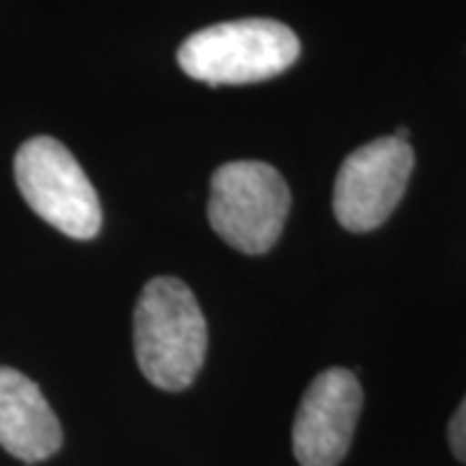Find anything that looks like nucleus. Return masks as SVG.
Wrapping results in <instances>:
<instances>
[{
    "mask_svg": "<svg viewBox=\"0 0 466 466\" xmlns=\"http://www.w3.org/2000/svg\"><path fill=\"white\" fill-rule=\"evenodd\" d=\"M208 352V324L195 293L177 278H153L135 306V355L143 376L164 391L198 379Z\"/></svg>",
    "mask_w": 466,
    "mask_h": 466,
    "instance_id": "nucleus-1",
    "label": "nucleus"
},
{
    "mask_svg": "<svg viewBox=\"0 0 466 466\" xmlns=\"http://www.w3.org/2000/svg\"><path fill=\"white\" fill-rule=\"evenodd\" d=\"M299 55V36L285 24L272 18H241L187 36L177 60L195 81L244 86L280 76Z\"/></svg>",
    "mask_w": 466,
    "mask_h": 466,
    "instance_id": "nucleus-2",
    "label": "nucleus"
},
{
    "mask_svg": "<svg viewBox=\"0 0 466 466\" xmlns=\"http://www.w3.org/2000/svg\"><path fill=\"white\" fill-rule=\"evenodd\" d=\"M290 213V189L278 168L262 161L223 164L210 179L208 220L213 231L244 254L275 247Z\"/></svg>",
    "mask_w": 466,
    "mask_h": 466,
    "instance_id": "nucleus-3",
    "label": "nucleus"
},
{
    "mask_svg": "<svg viewBox=\"0 0 466 466\" xmlns=\"http://www.w3.org/2000/svg\"><path fill=\"white\" fill-rule=\"evenodd\" d=\"M14 174L21 198L57 231L81 241L99 233V195L60 140L47 135L26 140L16 153Z\"/></svg>",
    "mask_w": 466,
    "mask_h": 466,
    "instance_id": "nucleus-4",
    "label": "nucleus"
},
{
    "mask_svg": "<svg viewBox=\"0 0 466 466\" xmlns=\"http://www.w3.org/2000/svg\"><path fill=\"white\" fill-rule=\"evenodd\" d=\"M412 167V146L394 135L352 150L334 182V216L342 228L366 233L383 226L404 198Z\"/></svg>",
    "mask_w": 466,
    "mask_h": 466,
    "instance_id": "nucleus-5",
    "label": "nucleus"
},
{
    "mask_svg": "<svg viewBox=\"0 0 466 466\" xmlns=\"http://www.w3.org/2000/svg\"><path fill=\"white\" fill-rule=\"evenodd\" d=\"M363 410L358 376L345 368L319 373L293 420V453L300 466H337L348 456Z\"/></svg>",
    "mask_w": 466,
    "mask_h": 466,
    "instance_id": "nucleus-6",
    "label": "nucleus"
},
{
    "mask_svg": "<svg viewBox=\"0 0 466 466\" xmlns=\"http://www.w3.org/2000/svg\"><path fill=\"white\" fill-rule=\"evenodd\" d=\"M0 446L26 464L63 446V428L39 386L14 368H0Z\"/></svg>",
    "mask_w": 466,
    "mask_h": 466,
    "instance_id": "nucleus-7",
    "label": "nucleus"
},
{
    "mask_svg": "<svg viewBox=\"0 0 466 466\" xmlns=\"http://www.w3.org/2000/svg\"><path fill=\"white\" fill-rule=\"evenodd\" d=\"M449 443L451 451H453V456L466 464V397L464 401H461V407L456 410V415L451 417Z\"/></svg>",
    "mask_w": 466,
    "mask_h": 466,
    "instance_id": "nucleus-8",
    "label": "nucleus"
}]
</instances>
